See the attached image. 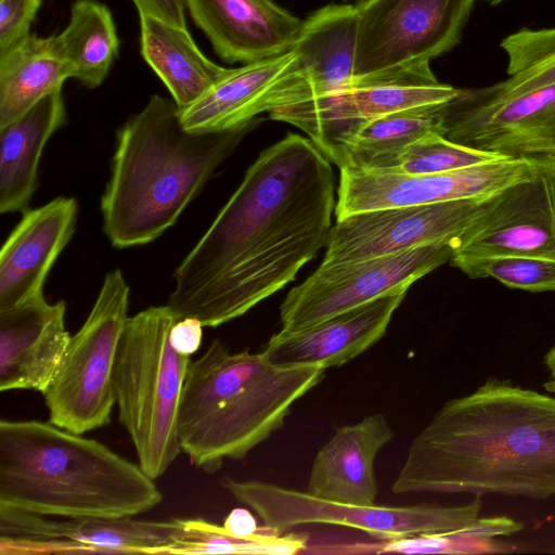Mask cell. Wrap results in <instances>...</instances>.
I'll return each instance as SVG.
<instances>
[{"label":"cell","instance_id":"1","mask_svg":"<svg viewBox=\"0 0 555 555\" xmlns=\"http://www.w3.org/2000/svg\"><path fill=\"white\" fill-rule=\"evenodd\" d=\"M331 160L287 133L263 150L173 273L177 320L217 327L294 281L326 247L335 211Z\"/></svg>","mask_w":555,"mask_h":555},{"label":"cell","instance_id":"13","mask_svg":"<svg viewBox=\"0 0 555 555\" xmlns=\"http://www.w3.org/2000/svg\"><path fill=\"white\" fill-rule=\"evenodd\" d=\"M500 193L349 215L333 225L321 263L359 261L434 243L454 245Z\"/></svg>","mask_w":555,"mask_h":555},{"label":"cell","instance_id":"26","mask_svg":"<svg viewBox=\"0 0 555 555\" xmlns=\"http://www.w3.org/2000/svg\"><path fill=\"white\" fill-rule=\"evenodd\" d=\"M70 78L54 36L29 35L0 53V128L9 125L46 95L62 90Z\"/></svg>","mask_w":555,"mask_h":555},{"label":"cell","instance_id":"39","mask_svg":"<svg viewBox=\"0 0 555 555\" xmlns=\"http://www.w3.org/2000/svg\"><path fill=\"white\" fill-rule=\"evenodd\" d=\"M545 364L550 372V378L543 387L547 392L555 395V346L546 353Z\"/></svg>","mask_w":555,"mask_h":555},{"label":"cell","instance_id":"38","mask_svg":"<svg viewBox=\"0 0 555 555\" xmlns=\"http://www.w3.org/2000/svg\"><path fill=\"white\" fill-rule=\"evenodd\" d=\"M222 526L227 532L238 538L256 535L266 527L258 526L254 515L248 509L241 507L232 509Z\"/></svg>","mask_w":555,"mask_h":555},{"label":"cell","instance_id":"27","mask_svg":"<svg viewBox=\"0 0 555 555\" xmlns=\"http://www.w3.org/2000/svg\"><path fill=\"white\" fill-rule=\"evenodd\" d=\"M54 40L70 78L91 89L105 80L119 49L113 15L96 0H76L68 25Z\"/></svg>","mask_w":555,"mask_h":555},{"label":"cell","instance_id":"29","mask_svg":"<svg viewBox=\"0 0 555 555\" xmlns=\"http://www.w3.org/2000/svg\"><path fill=\"white\" fill-rule=\"evenodd\" d=\"M507 78L492 86L463 90L473 101L491 103L555 85V27H524L501 43Z\"/></svg>","mask_w":555,"mask_h":555},{"label":"cell","instance_id":"2","mask_svg":"<svg viewBox=\"0 0 555 555\" xmlns=\"http://www.w3.org/2000/svg\"><path fill=\"white\" fill-rule=\"evenodd\" d=\"M396 494L555 495V397L489 379L412 440Z\"/></svg>","mask_w":555,"mask_h":555},{"label":"cell","instance_id":"11","mask_svg":"<svg viewBox=\"0 0 555 555\" xmlns=\"http://www.w3.org/2000/svg\"><path fill=\"white\" fill-rule=\"evenodd\" d=\"M469 0H364L357 5L354 76L430 62L461 41Z\"/></svg>","mask_w":555,"mask_h":555},{"label":"cell","instance_id":"35","mask_svg":"<svg viewBox=\"0 0 555 555\" xmlns=\"http://www.w3.org/2000/svg\"><path fill=\"white\" fill-rule=\"evenodd\" d=\"M42 0H0V53L27 36Z\"/></svg>","mask_w":555,"mask_h":555},{"label":"cell","instance_id":"9","mask_svg":"<svg viewBox=\"0 0 555 555\" xmlns=\"http://www.w3.org/2000/svg\"><path fill=\"white\" fill-rule=\"evenodd\" d=\"M451 243H434L359 261L320 264L280 306L281 330L294 333L409 287L450 261Z\"/></svg>","mask_w":555,"mask_h":555},{"label":"cell","instance_id":"34","mask_svg":"<svg viewBox=\"0 0 555 555\" xmlns=\"http://www.w3.org/2000/svg\"><path fill=\"white\" fill-rule=\"evenodd\" d=\"M498 158L502 157L452 142L438 132H429L408 145L389 170L405 175L439 173Z\"/></svg>","mask_w":555,"mask_h":555},{"label":"cell","instance_id":"30","mask_svg":"<svg viewBox=\"0 0 555 555\" xmlns=\"http://www.w3.org/2000/svg\"><path fill=\"white\" fill-rule=\"evenodd\" d=\"M522 524L505 516L478 518L470 526L452 532L423 533L382 541L376 553H443L492 554L513 551L508 543L498 541L519 532Z\"/></svg>","mask_w":555,"mask_h":555},{"label":"cell","instance_id":"16","mask_svg":"<svg viewBox=\"0 0 555 555\" xmlns=\"http://www.w3.org/2000/svg\"><path fill=\"white\" fill-rule=\"evenodd\" d=\"M357 8L330 4L312 13L295 43L294 60L273 85L266 112L333 93L354 77Z\"/></svg>","mask_w":555,"mask_h":555},{"label":"cell","instance_id":"8","mask_svg":"<svg viewBox=\"0 0 555 555\" xmlns=\"http://www.w3.org/2000/svg\"><path fill=\"white\" fill-rule=\"evenodd\" d=\"M222 487L251 508L266 526L285 533L297 526L326 524L358 529L382 541L462 530L479 518V496L460 506L354 505L337 503L259 480L225 477Z\"/></svg>","mask_w":555,"mask_h":555},{"label":"cell","instance_id":"10","mask_svg":"<svg viewBox=\"0 0 555 555\" xmlns=\"http://www.w3.org/2000/svg\"><path fill=\"white\" fill-rule=\"evenodd\" d=\"M460 92L461 89L440 82L429 62H415L354 76L333 93L285 107L282 120L301 129L328 157L340 137L358 122L443 104Z\"/></svg>","mask_w":555,"mask_h":555},{"label":"cell","instance_id":"7","mask_svg":"<svg viewBox=\"0 0 555 555\" xmlns=\"http://www.w3.org/2000/svg\"><path fill=\"white\" fill-rule=\"evenodd\" d=\"M129 293L119 269L106 273L89 315L70 336L42 393L52 424L80 435L109 424L116 404L114 364L129 318Z\"/></svg>","mask_w":555,"mask_h":555},{"label":"cell","instance_id":"33","mask_svg":"<svg viewBox=\"0 0 555 555\" xmlns=\"http://www.w3.org/2000/svg\"><path fill=\"white\" fill-rule=\"evenodd\" d=\"M450 263L472 279L492 278L511 288L555 292V260L525 257H461Z\"/></svg>","mask_w":555,"mask_h":555},{"label":"cell","instance_id":"37","mask_svg":"<svg viewBox=\"0 0 555 555\" xmlns=\"http://www.w3.org/2000/svg\"><path fill=\"white\" fill-rule=\"evenodd\" d=\"M140 16H150L186 28L183 0H132Z\"/></svg>","mask_w":555,"mask_h":555},{"label":"cell","instance_id":"4","mask_svg":"<svg viewBox=\"0 0 555 555\" xmlns=\"http://www.w3.org/2000/svg\"><path fill=\"white\" fill-rule=\"evenodd\" d=\"M155 479L105 444L51 422H0V505L69 519L145 513Z\"/></svg>","mask_w":555,"mask_h":555},{"label":"cell","instance_id":"15","mask_svg":"<svg viewBox=\"0 0 555 555\" xmlns=\"http://www.w3.org/2000/svg\"><path fill=\"white\" fill-rule=\"evenodd\" d=\"M500 256L555 260V159H535L531 178L503 190L451 258Z\"/></svg>","mask_w":555,"mask_h":555},{"label":"cell","instance_id":"41","mask_svg":"<svg viewBox=\"0 0 555 555\" xmlns=\"http://www.w3.org/2000/svg\"><path fill=\"white\" fill-rule=\"evenodd\" d=\"M469 1H472L474 3L476 0H469Z\"/></svg>","mask_w":555,"mask_h":555},{"label":"cell","instance_id":"23","mask_svg":"<svg viewBox=\"0 0 555 555\" xmlns=\"http://www.w3.org/2000/svg\"><path fill=\"white\" fill-rule=\"evenodd\" d=\"M294 51L231 68L192 105L180 111L183 127L191 131H222L243 126L266 112V99L287 70Z\"/></svg>","mask_w":555,"mask_h":555},{"label":"cell","instance_id":"20","mask_svg":"<svg viewBox=\"0 0 555 555\" xmlns=\"http://www.w3.org/2000/svg\"><path fill=\"white\" fill-rule=\"evenodd\" d=\"M65 311L44 295L0 311V391L47 390L72 336Z\"/></svg>","mask_w":555,"mask_h":555},{"label":"cell","instance_id":"24","mask_svg":"<svg viewBox=\"0 0 555 555\" xmlns=\"http://www.w3.org/2000/svg\"><path fill=\"white\" fill-rule=\"evenodd\" d=\"M141 54L165 83L179 109L202 98L231 68L209 60L184 27L140 16Z\"/></svg>","mask_w":555,"mask_h":555},{"label":"cell","instance_id":"28","mask_svg":"<svg viewBox=\"0 0 555 555\" xmlns=\"http://www.w3.org/2000/svg\"><path fill=\"white\" fill-rule=\"evenodd\" d=\"M131 517L66 520L64 537L86 545L91 554H170L184 534V519L145 521Z\"/></svg>","mask_w":555,"mask_h":555},{"label":"cell","instance_id":"22","mask_svg":"<svg viewBox=\"0 0 555 555\" xmlns=\"http://www.w3.org/2000/svg\"><path fill=\"white\" fill-rule=\"evenodd\" d=\"M66 122L62 90L0 128V212H23L38 188V166L52 134Z\"/></svg>","mask_w":555,"mask_h":555},{"label":"cell","instance_id":"21","mask_svg":"<svg viewBox=\"0 0 555 555\" xmlns=\"http://www.w3.org/2000/svg\"><path fill=\"white\" fill-rule=\"evenodd\" d=\"M393 437L391 426L380 413L338 427L313 460L307 492L337 503L376 504L374 462Z\"/></svg>","mask_w":555,"mask_h":555},{"label":"cell","instance_id":"19","mask_svg":"<svg viewBox=\"0 0 555 555\" xmlns=\"http://www.w3.org/2000/svg\"><path fill=\"white\" fill-rule=\"evenodd\" d=\"M22 214L0 251V311L43 295L46 279L75 232L78 203L60 196Z\"/></svg>","mask_w":555,"mask_h":555},{"label":"cell","instance_id":"31","mask_svg":"<svg viewBox=\"0 0 555 555\" xmlns=\"http://www.w3.org/2000/svg\"><path fill=\"white\" fill-rule=\"evenodd\" d=\"M266 526V525H264ZM307 547V537L280 533L269 526L256 535L238 538L205 519H184V534L170 554H297Z\"/></svg>","mask_w":555,"mask_h":555},{"label":"cell","instance_id":"3","mask_svg":"<svg viewBox=\"0 0 555 555\" xmlns=\"http://www.w3.org/2000/svg\"><path fill=\"white\" fill-rule=\"evenodd\" d=\"M260 121L255 118L222 131H191L183 127L172 99L153 94L116 133L100 205L109 243L129 248L158 238Z\"/></svg>","mask_w":555,"mask_h":555},{"label":"cell","instance_id":"14","mask_svg":"<svg viewBox=\"0 0 555 555\" xmlns=\"http://www.w3.org/2000/svg\"><path fill=\"white\" fill-rule=\"evenodd\" d=\"M441 134L505 158L555 159V85L491 103L461 89L441 106Z\"/></svg>","mask_w":555,"mask_h":555},{"label":"cell","instance_id":"25","mask_svg":"<svg viewBox=\"0 0 555 555\" xmlns=\"http://www.w3.org/2000/svg\"><path fill=\"white\" fill-rule=\"evenodd\" d=\"M441 106L399 111L349 128L328 157L339 168L389 170L398 155L429 132L441 134Z\"/></svg>","mask_w":555,"mask_h":555},{"label":"cell","instance_id":"5","mask_svg":"<svg viewBox=\"0 0 555 555\" xmlns=\"http://www.w3.org/2000/svg\"><path fill=\"white\" fill-rule=\"evenodd\" d=\"M319 366L281 367L214 339L191 360L181 397V451L206 473L242 460L280 429L293 404L324 378Z\"/></svg>","mask_w":555,"mask_h":555},{"label":"cell","instance_id":"12","mask_svg":"<svg viewBox=\"0 0 555 555\" xmlns=\"http://www.w3.org/2000/svg\"><path fill=\"white\" fill-rule=\"evenodd\" d=\"M339 170L336 220L376 209L492 196L531 178L535 159L502 157L427 175L349 167Z\"/></svg>","mask_w":555,"mask_h":555},{"label":"cell","instance_id":"32","mask_svg":"<svg viewBox=\"0 0 555 555\" xmlns=\"http://www.w3.org/2000/svg\"><path fill=\"white\" fill-rule=\"evenodd\" d=\"M64 528L65 521L0 505V553L90 554L86 545L65 539Z\"/></svg>","mask_w":555,"mask_h":555},{"label":"cell","instance_id":"17","mask_svg":"<svg viewBox=\"0 0 555 555\" xmlns=\"http://www.w3.org/2000/svg\"><path fill=\"white\" fill-rule=\"evenodd\" d=\"M223 61L243 65L289 52L304 21L273 0H183Z\"/></svg>","mask_w":555,"mask_h":555},{"label":"cell","instance_id":"18","mask_svg":"<svg viewBox=\"0 0 555 555\" xmlns=\"http://www.w3.org/2000/svg\"><path fill=\"white\" fill-rule=\"evenodd\" d=\"M408 289L380 296L308 328L270 337L261 352L281 367L340 366L375 345L386 333Z\"/></svg>","mask_w":555,"mask_h":555},{"label":"cell","instance_id":"6","mask_svg":"<svg viewBox=\"0 0 555 555\" xmlns=\"http://www.w3.org/2000/svg\"><path fill=\"white\" fill-rule=\"evenodd\" d=\"M176 321L167 305L129 317L114 364L119 422L132 440L139 465L153 479L182 452L178 421L191 357L170 345Z\"/></svg>","mask_w":555,"mask_h":555},{"label":"cell","instance_id":"36","mask_svg":"<svg viewBox=\"0 0 555 555\" xmlns=\"http://www.w3.org/2000/svg\"><path fill=\"white\" fill-rule=\"evenodd\" d=\"M203 327L204 325L196 318L177 320L169 333L170 345L179 353L191 357L202 346Z\"/></svg>","mask_w":555,"mask_h":555},{"label":"cell","instance_id":"40","mask_svg":"<svg viewBox=\"0 0 555 555\" xmlns=\"http://www.w3.org/2000/svg\"><path fill=\"white\" fill-rule=\"evenodd\" d=\"M483 1H486L490 5H498V4L502 3V2H504L505 0H483Z\"/></svg>","mask_w":555,"mask_h":555}]
</instances>
